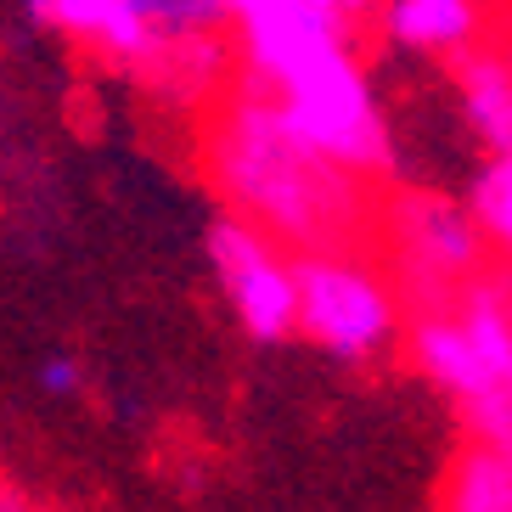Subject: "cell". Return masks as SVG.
<instances>
[{"instance_id":"1","label":"cell","mask_w":512,"mask_h":512,"mask_svg":"<svg viewBox=\"0 0 512 512\" xmlns=\"http://www.w3.org/2000/svg\"><path fill=\"white\" fill-rule=\"evenodd\" d=\"M203 175L226 214L287 242L293 254L366 248L377 237L372 181L304 141L265 85L242 79L214 96L203 119Z\"/></svg>"},{"instance_id":"2","label":"cell","mask_w":512,"mask_h":512,"mask_svg":"<svg viewBox=\"0 0 512 512\" xmlns=\"http://www.w3.org/2000/svg\"><path fill=\"white\" fill-rule=\"evenodd\" d=\"M406 355L473 439H512V271H479L445 304L406 316Z\"/></svg>"},{"instance_id":"3","label":"cell","mask_w":512,"mask_h":512,"mask_svg":"<svg viewBox=\"0 0 512 512\" xmlns=\"http://www.w3.org/2000/svg\"><path fill=\"white\" fill-rule=\"evenodd\" d=\"M411 304L394 271L366 248H316L299 254V338L344 366L383 361L406 344Z\"/></svg>"},{"instance_id":"4","label":"cell","mask_w":512,"mask_h":512,"mask_svg":"<svg viewBox=\"0 0 512 512\" xmlns=\"http://www.w3.org/2000/svg\"><path fill=\"white\" fill-rule=\"evenodd\" d=\"M377 242L411 310L456 299L473 276L496 265L479 214L445 192H417V186L377 203Z\"/></svg>"},{"instance_id":"5","label":"cell","mask_w":512,"mask_h":512,"mask_svg":"<svg viewBox=\"0 0 512 512\" xmlns=\"http://www.w3.org/2000/svg\"><path fill=\"white\" fill-rule=\"evenodd\" d=\"M276 102H282V113L293 119V130L304 141H316L344 169H355L366 181H383L394 169L389 113L377 107V91H372V79H366L355 51L321 62L316 74H304L299 85H287Z\"/></svg>"},{"instance_id":"6","label":"cell","mask_w":512,"mask_h":512,"mask_svg":"<svg viewBox=\"0 0 512 512\" xmlns=\"http://www.w3.org/2000/svg\"><path fill=\"white\" fill-rule=\"evenodd\" d=\"M209 271L231 321L254 344H287L299 332V254L287 242L220 214L209 231Z\"/></svg>"},{"instance_id":"7","label":"cell","mask_w":512,"mask_h":512,"mask_svg":"<svg viewBox=\"0 0 512 512\" xmlns=\"http://www.w3.org/2000/svg\"><path fill=\"white\" fill-rule=\"evenodd\" d=\"M226 23L237 40L242 74L282 96L321 62L355 51L344 12H327L316 0H226Z\"/></svg>"},{"instance_id":"8","label":"cell","mask_w":512,"mask_h":512,"mask_svg":"<svg viewBox=\"0 0 512 512\" xmlns=\"http://www.w3.org/2000/svg\"><path fill=\"white\" fill-rule=\"evenodd\" d=\"M23 6L51 34L119 68H158L169 51H181L158 17V0H23Z\"/></svg>"},{"instance_id":"9","label":"cell","mask_w":512,"mask_h":512,"mask_svg":"<svg viewBox=\"0 0 512 512\" xmlns=\"http://www.w3.org/2000/svg\"><path fill=\"white\" fill-rule=\"evenodd\" d=\"M383 40L417 57H467L490 40V0H383Z\"/></svg>"},{"instance_id":"10","label":"cell","mask_w":512,"mask_h":512,"mask_svg":"<svg viewBox=\"0 0 512 512\" xmlns=\"http://www.w3.org/2000/svg\"><path fill=\"white\" fill-rule=\"evenodd\" d=\"M456 102H462V124L473 130L484 152L512 147V51L484 40L479 51L456 57Z\"/></svg>"},{"instance_id":"11","label":"cell","mask_w":512,"mask_h":512,"mask_svg":"<svg viewBox=\"0 0 512 512\" xmlns=\"http://www.w3.org/2000/svg\"><path fill=\"white\" fill-rule=\"evenodd\" d=\"M439 512H512V439H473L451 456Z\"/></svg>"},{"instance_id":"12","label":"cell","mask_w":512,"mask_h":512,"mask_svg":"<svg viewBox=\"0 0 512 512\" xmlns=\"http://www.w3.org/2000/svg\"><path fill=\"white\" fill-rule=\"evenodd\" d=\"M467 209L479 214L484 237L496 248V259L512 265V147L507 152H490L473 175V192H467Z\"/></svg>"},{"instance_id":"13","label":"cell","mask_w":512,"mask_h":512,"mask_svg":"<svg viewBox=\"0 0 512 512\" xmlns=\"http://www.w3.org/2000/svg\"><path fill=\"white\" fill-rule=\"evenodd\" d=\"M158 17H164L175 46H192V40H209L226 23V0H158Z\"/></svg>"},{"instance_id":"14","label":"cell","mask_w":512,"mask_h":512,"mask_svg":"<svg viewBox=\"0 0 512 512\" xmlns=\"http://www.w3.org/2000/svg\"><path fill=\"white\" fill-rule=\"evenodd\" d=\"M74 389H79L74 355H46V361H40V394H51V400H68Z\"/></svg>"},{"instance_id":"15","label":"cell","mask_w":512,"mask_h":512,"mask_svg":"<svg viewBox=\"0 0 512 512\" xmlns=\"http://www.w3.org/2000/svg\"><path fill=\"white\" fill-rule=\"evenodd\" d=\"M316 6H327V12H344L349 23H355V17L377 12V6H383V0H316Z\"/></svg>"},{"instance_id":"16","label":"cell","mask_w":512,"mask_h":512,"mask_svg":"<svg viewBox=\"0 0 512 512\" xmlns=\"http://www.w3.org/2000/svg\"><path fill=\"white\" fill-rule=\"evenodd\" d=\"M0 512H34V501H29V496H17V490H6V484H0Z\"/></svg>"}]
</instances>
